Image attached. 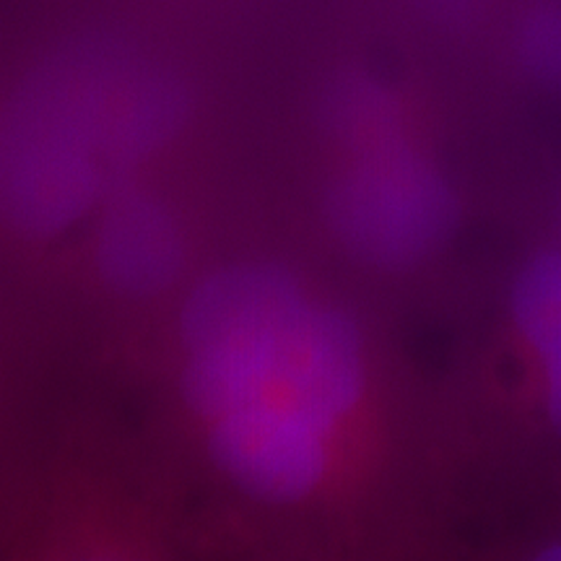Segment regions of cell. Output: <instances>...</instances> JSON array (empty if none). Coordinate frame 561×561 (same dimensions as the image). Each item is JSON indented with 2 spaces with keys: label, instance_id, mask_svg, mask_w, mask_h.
Here are the masks:
<instances>
[{
  "label": "cell",
  "instance_id": "obj_9",
  "mask_svg": "<svg viewBox=\"0 0 561 561\" xmlns=\"http://www.w3.org/2000/svg\"><path fill=\"white\" fill-rule=\"evenodd\" d=\"M58 561H161L149 543L125 536H83L58 551Z\"/></svg>",
  "mask_w": 561,
  "mask_h": 561
},
{
  "label": "cell",
  "instance_id": "obj_6",
  "mask_svg": "<svg viewBox=\"0 0 561 561\" xmlns=\"http://www.w3.org/2000/svg\"><path fill=\"white\" fill-rule=\"evenodd\" d=\"M328 115L341 138L351 140L356 151L401 138L396 133V107L390 94L364 76L341 81L328 94Z\"/></svg>",
  "mask_w": 561,
  "mask_h": 561
},
{
  "label": "cell",
  "instance_id": "obj_7",
  "mask_svg": "<svg viewBox=\"0 0 561 561\" xmlns=\"http://www.w3.org/2000/svg\"><path fill=\"white\" fill-rule=\"evenodd\" d=\"M466 561H561V500L541 520Z\"/></svg>",
  "mask_w": 561,
  "mask_h": 561
},
{
  "label": "cell",
  "instance_id": "obj_12",
  "mask_svg": "<svg viewBox=\"0 0 561 561\" xmlns=\"http://www.w3.org/2000/svg\"><path fill=\"white\" fill-rule=\"evenodd\" d=\"M263 561H310V559H263Z\"/></svg>",
  "mask_w": 561,
  "mask_h": 561
},
{
  "label": "cell",
  "instance_id": "obj_10",
  "mask_svg": "<svg viewBox=\"0 0 561 561\" xmlns=\"http://www.w3.org/2000/svg\"><path fill=\"white\" fill-rule=\"evenodd\" d=\"M11 561H58V551L47 553V557H21V559H11Z\"/></svg>",
  "mask_w": 561,
  "mask_h": 561
},
{
  "label": "cell",
  "instance_id": "obj_5",
  "mask_svg": "<svg viewBox=\"0 0 561 561\" xmlns=\"http://www.w3.org/2000/svg\"><path fill=\"white\" fill-rule=\"evenodd\" d=\"M182 244L172 214L146 193H123L104 210L96 263L117 291L149 297L180 271Z\"/></svg>",
  "mask_w": 561,
  "mask_h": 561
},
{
  "label": "cell",
  "instance_id": "obj_2",
  "mask_svg": "<svg viewBox=\"0 0 561 561\" xmlns=\"http://www.w3.org/2000/svg\"><path fill=\"white\" fill-rule=\"evenodd\" d=\"M341 240L377 265L424 261L458 224V198L430 159L401 138L356 151L331 195Z\"/></svg>",
  "mask_w": 561,
  "mask_h": 561
},
{
  "label": "cell",
  "instance_id": "obj_4",
  "mask_svg": "<svg viewBox=\"0 0 561 561\" xmlns=\"http://www.w3.org/2000/svg\"><path fill=\"white\" fill-rule=\"evenodd\" d=\"M203 426L224 479L271 510H294L318 496L339 437L320 419L286 409H234Z\"/></svg>",
  "mask_w": 561,
  "mask_h": 561
},
{
  "label": "cell",
  "instance_id": "obj_11",
  "mask_svg": "<svg viewBox=\"0 0 561 561\" xmlns=\"http://www.w3.org/2000/svg\"><path fill=\"white\" fill-rule=\"evenodd\" d=\"M553 237H559V240H561V201H559V208H557V219H553Z\"/></svg>",
  "mask_w": 561,
  "mask_h": 561
},
{
  "label": "cell",
  "instance_id": "obj_3",
  "mask_svg": "<svg viewBox=\"0 0 561 561\" xmlns=\"http://www.w3.org/2000/svg\"><path fill=\"white\" fill-rule=\"evenodd\" d=\"M500 356L517 371L515 430L561 473V240L530 244L500 291Z\"/></svg>",
  "mask_w": 561,
  "mask_h": 561
},
{
  "label": "cell",
  "instance_id": "obj_1",
  "mask_svg": "<svg viewBox=\"0 0 561 561\" xmlns=\"http://www.w3.org/2000/svg\"><path fill=\"white\" fill-rule=\"evenodd\" d=\"M178 339L180 396L203 424L234 409H286L341 432L367 388L359 325L273 263L201 278Z\"/></svg>",
  "mask_w": 561,
  "mask_h": 561
},
{
  "label": "cell",
  "instance_id": "obj_8",
  "mask_svg": "<svg viewBox=\"0 0 561 561\" xmlns=\"http://www.w3.org/2000/svg\"><path fill=\"white\" fill-rule=\"evenodd\" d=\"M520 55L533 76L561 87V11H538L525 21Z\"/></svg>",
  "mask_w": 561,
  "mask_h": 561
}]
</instances>
